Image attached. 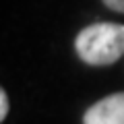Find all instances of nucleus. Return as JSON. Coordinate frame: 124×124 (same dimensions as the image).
Segmentation results:
<instances>
[{"mask_svg":"<svg viewBox=\"0 0 124 124\" xmlns=\"http://www.w3.org/2000/svg\"><path fill=\"white\" fill-rule=\"evenodd\" d=\"M81 60L93 66L114 64L124 54V25L120 23H95L81 31L75 39Z\"/></svg>","mask_w":124,"mask_h":124,"instance_id":"1","label":"nucleus"},{"mask_svg":"<svg viewBox=\"0 0 124 124\" xmlns=\"http://www.w3.org/2000/svg\"><path fill=\"white\" fill-rule=\"evenodd\" d=\"M85 124H124V91L93 103L85 112Z\"/></svg>","mask_w":124,"mask_h":124,"instance_id":"2","label":"nucleus"},{"mask_svg":"<svg viewBox=\"0 0 124 124\" xmlns=\"http://www.w3.org/2000/svg\"><path fill=\"white\" fill-rule=\"evenodd\" d=\"M6 114H8V95H6V91L2 89V91H0V120H4Z\"/></svg>","mask_w":124,"mask_h":124,"instance_id":"3","label":"nucleus"},{"mask_svg":"<svg viewBox=\"0 0 124 124\" xmlns=\"http://www.w3.org/2000/svg\"><path fill=\"white\" fill-rule=\"evenodd\" d=\"M103 4L116 13H124V0H103Z\"/></svg>","mask_w":124,"mask_h":124,"instance_id":"4","label":"nucleus"}]
</instances>
